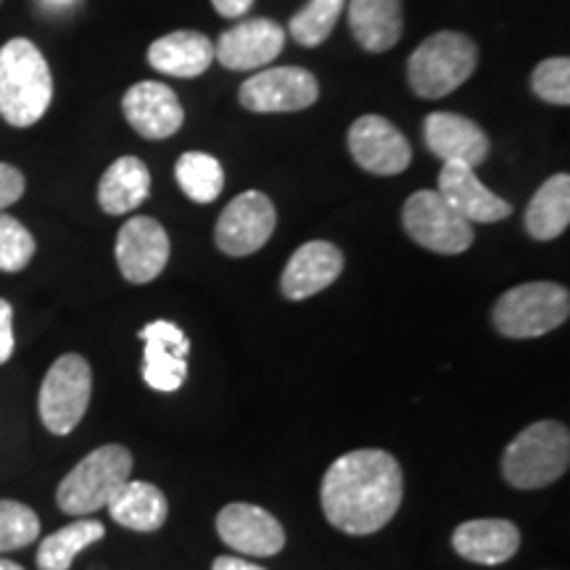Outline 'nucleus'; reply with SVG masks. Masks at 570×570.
I'll use <instances>...</instances> for the list:
<instances>
[{"mask_svg":"<svg viewBox=\"0 0 570 570\" xmlns=\"http://www.w3.org/2000/svg\"><path fill=\"white\" fill-rule=\"evenodd\" d=\"M35 238L19 219L0 212V269L3 273H21L35 256Z\"/></svg>","mask_w":570,"mask_h":570,"instance_id":"c756f323","label":"nucleus"},{"mask_svg":"<svg viewBox=\"0 0 570 570\" xmlns=\"http://www.w3.org/2000/svg\"><path fill=\"white\" fill-rule=\"evenodd\" d=\"M346 9V0H309L302 11L291 19L288 32L296 42L306 48H315L327 40L341 13Z\"/></svg>","mask_w":570,"mask_h":570,"instance_id":"cd10ccee","label":"nucleus"},{"mask_svg":"<svg viewBox=\"0 0 570 570\" xmlns=\"http://www.w3.org/2000/svg\"><path fill=\"white\" fill-rule=\"evenodd\" d=\"M214 61V42L202 32H169L148 48V63L169 77H202Z\"/></svg>","mask_w":570,"mask_h":570,"instance_id":"4be33fe9","label":"nucleus"},{"mask_svg":"<svg viewBox=\"0 0 570 570\" xmlns=\"http://www.w3.org/2000/svg\"><path fill=\"white\" fill-rule=\"evenodd\" d=\"M40 537V518L32 508L0 499V552H13L30 547Z\"/></svg>","mask_w":570,"mask_h":570,"instance_id":"c85d7f7f","label":"nucleus"},{"mask_svg":"<svg viewBox=\"0 0 570 570\" xmlns=\"http://www.w3.org/2000/svg\"><path fill=\"white\" fill-rule=\"evenodd\" d=\"M0 570H24V568H21L19 562H11V560L0 558Z\"/></svg>","mask_w":570,"mask_h":570,"instance_id":"c9c22d12","label":"nucleus"},{"mask_svg":"<svg viewBox=\"0 0 570 570\" xmlns=\"http://www.w3.org/2000/svg\"><path fill=\"white\" fill-rule=\"evenodd\" d=\"M169 235L151 217H132L122 225L117 235V265L122 269L125 281L135 285L151 283L164 273L169 262Z\"/></svg>","mask_w":570,"mask_h":570,"instance_id":"ddd939ff","label":"nucleus"},{"mask_svg":"<svg viewBox=\"0 0 570 570\" xmlns=\"http://www.w3.org/2000/svg\"><path fill=\"white\" fill-rule=\"evenodd\" d=\"M570 225V177L552 175L525 209V230L537 240H554Z\"/></svg>","mask_w":570,"mask_h":570,"instance_id":"393cba45","label":"nucleus"},{"mask_svg":"<svg viewBox=\"0 0 570 570\" xmlns=\"http://www.w3.org/2000/svg\"><path fill=\"white\" fill-rule=\"evenodd\" d=\"M13 354V309L6 298H0V365Z\"/></svg>","mask_w":570,"mask_h":570,"instance_id":"473e14b6","label":"nucleus"},{"mask_svg":"<svg viewBox=\"0 0 570 570\" xmlns=\"http://www.w3.org/2000/svg\"><path fill=\"white\" fill-rule=\"evenodd\" d=\"M317 77L302 67L265 69L246 80L238 90L244 109L256 114L304 111L317 101Z\"/></svg>","mask_w":570,"mask_h":570,"instance_id":"9d476101","label":"nucleus"},{"mask_svg":"<svg viewBox=\"0 0 570 570\" xmlns=\"http://www.w3.org/2000/svg\"><path fill=\"white\" fill-rule=\"evenodd\" d=\"M570 294L558 283H523L494 304V327L508 338H539L566 323Z\"/></svg>","mask_w":570,"mask_h":570,"instance_id":"423d86ee","label":"nucleus"},{"mask_svg":"<svg viewBox=\"0 0 570 570\" xmlns=\"http://www.w3.org/2000/svg\"><path fill=\"white\" fill-rule=\"evenodd\" d=\"M341 273H344L341 248L327 244V240H309V244L298 246L285 265L281 291L291 302H304V298L315 296L327 285L336 283Z\"/></svg>","mask_w":570,"mask_h":570,"instance_id":"a211bd4d","label":"nucleus"},{"mask_svg":"<svg viewBox=\"0 0 570 570\" xmlns=\"http://www.w3.org/2000/svg\"><path fill=\"white\" fill-rule=\"evenodd\" d=\"M53 3H67V0H53Z\"/></svg>","mask_w":570,"mask_h":570,"instance_id":"e433bc0d","label":"nucleus"},{"mask_svg":"<svg viewBox=\"0 0 570 570\" xmlns=\"http://www.w3.org/2000/svg\"><path fill=\"white\" fill-rule=\"evenodd\" d=\"M479 67V46L462 32H436L410 56L407 77L420 98H444Z\"/></svg>","mask_w":570,"mask_h":570,"instance_id":"39448f33","label":"nucleus"},{"mask_svg":"<svg viewBox=\"0 0 570 570\" xmlns=\"http://www.w3.org/2000/svg\"><path fill=\"white\" fill-rule=\"evenodd\" d=\"M24 175L19 173L11 164L0 161V212L9 209L11 204H17L21 196H24Z\"/></svg>","mask_w":570,"mask_h":570,"instance_id":"2f4dec72","label":"nucleus"},{"mask_svg":"<svg viewBox=\"0 0 570 570\" xmlns=\"http://www.w3.org/2000/svg\"><path fill=\"white\" fill-rule=\"evenodd\" d=\"M570 465V431L558 420H539L520 431L502 454V475L515 489H544Z\"/></svg>","mask_w":570,"mask_h":570,"instance_id":"7ed1b4c3","label":"nucleus"},{"mask_svg":"<svg viewBox=\"0 0 570 570\" xmlns=\"http://www.w3.org/2000/svg\"><path fill=\"white\" fill-rule=\"evenodd\" d=\"M452 547L475 566H502L520 550V531L504 518L468 520L454 529Z\"/></svg>","mask_w":570,"mask_h":570,"instance_id":"aec40b11","label":"nucleus"},{"mask_svg":"<svg viewBox=\"0 0 570 570\" xmlns=\"http://www.w3.org/2000/svg\"><path fill=\"white\" fill-rule=\"evenodd\" d=\"M531 88L541 101L554 106L570 104V61L566 56H554V59L541 61L531 75Z\"/></svg>","mask_w":570,"mask_h":570,"instance_id":"7c9ffc66","label":"nucleus"},{"mask_svg":"<svg viewBox=\"0 0 570 570\" xmlns=\"http://www.w3.org/2000/svg\"><path fill=\"white\" fill-rule=\"evenodd\" d=\"M283 27L273 19L256 17L219 35V40L214 42V59L230 71H252L275 61L283 53Z\"/></svg>","mask_w":570,"mask_h":570,"instance_id":"4468645a","label":"nucleus"},{"mask_svg":"<svg viewBox=\"0 0 570 570\" xmlns=\"http://www.w3.org/2000/svg\"><path fill=\"white\" fill-rule=\"evenodd\" d=\"M114 523L130 531H156L167 520V497L159 487L146 481H127L106 504Z\"/></svg>","mask_w":570,"mask_h":570,"instance_id":"b1692460","label":"nucleus"},{"mask_svg":"<svg viewBox=\"0 0 570 570\" xmlns=\"http://www.w3.org/2000/svg\"><path fill=\"white\" fill-rule=\"evenodd\" d=\"M130 449L122 444L98 446L69 470L56 491V502L67 515L88 518L111 502V497L130 481Z\"/></svg>","mask_w":570,"mask_h":570,"instance_id":"20e7f679","label":"nucleus"},{"mask_svg":"<svg viewBox=\"0 0 570 570\" xmlns=\"http://www.w3.org/2000/svg\"><path fill=\"white\" fill-rule=\"evenodd\" d=\"M404 230L415 244L433 254H462L473 244V225L449 206L439 190H417L402 212Z\"/></svg>","mask_w":570,"mask_h":570,"instance_id":"6e6552de","label":"nucleus"},{"mask_svg":"<svg viewBox=\"0 0 570 570\" xmlns=\"http://www.w3.org/2000/svg\"><path fill=\"white\" fill-rule=\"evenodd\" d=\"M402 497V465L383 449H354L338 458L327 468L320 491L327 523L352 537H367L391 523Z\"/></svg>","mask_w":570,"mask_h":570,"instance_id":"f257e3e1","label":"nucleus"},{"mask_svg":"<svg viewBox=\"0 0 570 570\" xmlns=\"http://www.w3.org/2000/svg\"><path fill=\"white\" fill-rule=\"evenodd\" d=\"M92 396V370L88 360L80 354H63L53 362L46 377H42L38 410L40 420L53 436H69L85 412L90 407Z\"/></svg>","mask_w":570,"mask_h":570,"instance_id":"0eeeda50","label":"nucleus"},{"mask_svg":"<svg viewBox=\"0 0 570 570\" xmlns=\"http://www.w3.org/2000/svg\"><path fill=\"white\" fill-rule=\"evenodd\" d=\"M348 151H352L354 161L370 175H402L412 161V148L407 138L396 130L389 119L375 117H360L348 130Z\"/></svg>","mask_w":570,"mask_h":570,"instance_id":"9b49d317","label":"nucleus"},{"mask_svg":"<svg viewBox=\"0 0 570 570\" xmlns=\"http://www.w3.org/2000/svg\"><path fill=\"white\" fill-rule=\"evenodd\" d=\"M122 111L132 130L146 140L173 138L185 122L183 104L175 90L154 80L132 85L122 98Z\"/></svg>","mask_w":570,"mask_h":570,"instance_id":"dca6fc26","label":"nucleus"},{"mask_svg":"<svg viewBox=\"0 0 570 570\" xmlns=\"http://www.w3.org/2000/svg\"><path fill=\"white\" fill-rule=\"evenodd\" d=\"M439 196L468 219L470 225H491L502 223L512 214V206L475 177V169L460 161H444L439 175Z\"/></svg>","mask_w":570,"mask_h":570,"instance_id":"f3484780","label":"nucleus"},{"mask_svg":"<svg viewBox=\"0 0 570 570\" xmlns=\"http://www.w3.org/2000/svg\"><path fill=\"white\" fill-rule=\"evenodd\" d=\"M177 185L183 194L196 204H212L217 202L225 188V169L214 156L202 151L183 154L175 164Z\"/></svg>","mask_w":570,"mask_h":570,"instance_id":"bb28decb","label":"nucleus"},{"mask_svg":"<svg viewBox=\"0 0 570 570\" xmlns=\"http://www.w3.org/2000/svg\"><path fill=\"white\" fill-rule=\"evenodd\" d=\"M254 0H212L214 11L219 13V17H227V19H238L244 17V13L252 9Z\"/></svg>","mask_w":570,"mask_h":570,"instance_id":"72a5a7b5","label":"nucleus"},{"mask_svg":"<svg viewBox=\"0 0 570 570\" xmlns=\"http://www.w3.org/2000/svg\"><path fill=\"white\" fill-rule=\"evenodd\" d=\"M104 533V523H98V520H75V523L63 525V529L40 541V550L35 562H38L40 570H69L77 554L88 550L96 541H101Z\"/></svg>","mask_w":570,"mask_h":570,"instance_id":"a878e982","label":"nucleus"},{"mask_svg":"<svg viewBox=\"0 0 570 570\" xmlns=\"http://www.w3.org/2000/svg\"><path fill=\"white\" fill-rule=\"evenodd\" d=\"M212 570H265V568L254 566V562H248L244 558H230V554H223V558L214 560Z\"/></svg>","mask_w":570,"mask_h":570,"instance_id":"f704fd0d","label":"nucleus"},{"mask_svg":"<svg viewBox=\"0 0 570 570\" xmlns=\"http://www.w3.org/2000/svg\"><path fill=\"white\" fill-rule=\"evenodd\" d=\"M277 225L275 204L262 190L235 196L217 219L219 252L227 256H252L273 238Z\"/></svg>","mask_w":570,"mask_h":570,"instance_id":"1a4fd4ad","label":"nucleus"},{"mask_svg":"<svg viewBox=\"0 0 570 570\" xmlns=\"http://www.w3.org/2000/svg\"><path fill=\"white\" fill-rule=\"evenodd\" d=\"M425 142L439 159L460 161L468 167H479L489 159L491 142L487 132L473 119L460 114L436 111L425 117Z\"/></svg>","mask_w":570,"mask_h":570,"instance_id":"6ab92c4d","label":"nucleus"},{"mask_svg":"<svg viewBox=\"0 0 570 570\" xmlns=\"http://www.w3.org/2000/svg\"><path fill=\"white\" fill-rule=\"evenodd\" d=\"M348 27L365 51H389L404 32L402 0H348Z\"/></svg>","mask_w":570,"mask_h":570,"instance_id":"412c9836","label":"nucleus"},{"mask_svg":"<svg viewBox=\"0 0 570 570\" xmlns=\"http://www.w3.org/2000/svg\"><path fill=\"white\" fill-rule=\"evenodd\" d=\"M217 533L230 550L252 558H273L285 547V531L273 512L256 504L233 502L219 510Z\"/></svg>","mask_w":570,"mask_h":570,"instance_id":"2eb2a0df","label":"nucleus"},{"mask_svg":"<svg viewBox=\"0 0 570 570\" xmlns=\"http://www.w3.org/2000/svg\"><path fill=\"white\" fill-rule=\"evenodd\" d=\"M151 194V173L138 156H122L106 169L98 183V204L106 214H127Z\"/></svg>","mask_w":570,"mask_h":570,"instance_id":"5701e85b","label":"nucleus"},{"mask_svg":"<svg viewBox=\"0 0 570 570\" xmlns=\"http://www.w3.org/2000/svg\"><path fill=\"white\" fill-rule=\"evenodd\" d=\"M53 98V77L40 48L13 38L0 48V117L13 127L40 122Z\"/></svg>","mask_w":570,"mask_h":570,"instance_id":"f03ea898","label":"nucleus"},{"mask_svg":"<svg viewBox=\"0 0 570 570\" xmlns=\"http://www.w3.org/2000/svg\"><path fill=\"white\" fill-rule=\"evenodd\" d=\"M146 344L142 352V381L154 391L173 394L185 383L188 375L190 341L169 320H154L138 333Z\"/></svg>","mask_w":570,"mask_h":570,"instance_id":"f8f14e48","label":"nucleus"}]
</instances>
